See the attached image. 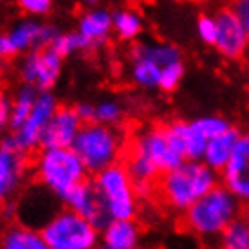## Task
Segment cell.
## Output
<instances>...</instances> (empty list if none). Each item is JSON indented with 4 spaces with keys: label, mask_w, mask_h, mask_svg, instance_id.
<instances>
[{
    "label": "cell",
    "mask_w": 249,
    "mask_h": 249,
    "mask_svg": "<svg viewBox=\"0 0 249 249\" xmlns=\"http://www.w3.org/2000/svg\"><path fill=\"white\" fill-rule=\"evenodd\" d=\"M58 35L60 31L49 24H40L33 18L22 20L13 29L0 35V60H9L25 51L51 47Z\"/></svg>",
    "instance_id": "9"
},
{
    "label": "cell",
    "mask_w": 249,
    "mask_h": 249,
    "mask_svg": "<svg viewBox=\"0 0 249 249\" xmlns=\"http://www.w3.org/2000/svg\"><path fill=\"white\" fill-rule=\"evenodd\" d=\"M184 161L186 159L174 144L166 124L137 128L130 139H126L121 159L139 197H152L156 193L157 179Z\"/></svg>",
    "instance_id": "1"
},
{
    "label": "cell",
    "mask_w": 249,
    "mask_h": 249,
    "mask_svg": "<svg viewBox=\"0 0 249 249\" xmlns=\"http://www.w3.org/2000/svg\"><path fill=\"white\" fill-rule=\"evenodd\" d=\"M94 184L105 200L110 218H134L137 213V192L123 162H114L94 174Z\"/></svg>",
    "instance_id": "7"
},
{
    "label": "cell",
    "mask_w": 249,
    "mask_h": 249,
    "mask_svg": "<svg viewBox=\"0 0 249 249\" xmlns=\"http://www.w3.org/2000/svg\"><path fill=\"white\" fill-rule=\"evenodd\" d=\"M83 2H85L87 6H96V4L100 2V0H83Z\"/></svg>",
    "instance_id": "35"
},
{
    "label": "cell",
    "mask_w": 249,
    "mask_h": 249,
    "mask_svg": "<svg viewBox=\"0 0 249 249\" xmlns=\"http://www.w3.org/2000/svg\"><path fill=\"white\" fill-rule=\"evenodd\" d=\"M51 49L56 51L62 58L71 56L74 53H81V51H90L92 45L89 44V40L80 31L76 33H60L54 42L51 44Z\"/></svg>",
    "instance_id": "25"
},
{
    "label": "cell",
    "mask_w": 249,
    "mask_h": 249,
    "mask_svg": "<svg viewBox=\"0 0 249 249\" xmlns=\"http://www.w3.org/2000/svg\"><path fill=\"white\" fill-rule=\"evenodd\" d=\"M114 33L124 42H134L143 33V20L132 9H119L112 15Z\"/></svg>",
    "instance_id": "23"
},
{
    "label": "cell",
    "mask_w": 249,
    "mask_h": 249,
    "mask_svg": "<svg viewBox=\"0 0 249 249\" xmlns=\"http://www.w3.org/2000/svg\"><path fill=\"white\" fill-rule=\"evenodd\" d=\"M213 17L217 24V38L213 47L218 51V54L228 60H240L246 56L249 51V36L235 9L222 7Z\"/></svg>",
    "instance_id": "11"
},
{
    "label": "cell",
    "mask_w": 249,
    "mask_h": 249,
    "mask_svg": "<svg viewBox=\"0 0 249 249\" xmlns=\"http://www.w3.org/2000/svg\"><path fill=\"white\" fill-rule=\"evenodd\" d=\"M58 107L60 105H58L56 98L49 90L40 92L36 101H35L31 114L27 116V119L20 124L17 130H13L11 136H7L2 141V144L17 150L20 154H25V156L31 154L33 150H36L40 146L42 132H44L47 123L51 121V118L54 116Z\"/></svg>",
    "instance_id": "8"
},
{
    "label": "cell",
    "mask_w": 249,
    "mask_h": 249,
    "mask_svg": "<svg viewBox=\"0 0 249 249\" xmlns=\"http://www.w3.org/2000/svg\"><path fill=\"white\" fill-rule=\"evenodd\" d=\"M197 35L199 38L208 45L215 44V38H217V24H215V17L210 15H202L197 20Z\"/></svg>",
    "instance_id": "29"
},
{
    "label": "cell",
    "mask_w": 249,
    "mask_h": 249,
    "mask_svg": "<svg viewBox=\"0 0 249 249\" xmlns=\"http://www.w3.org/2000/svg\"><path fill=\"white\" fill-rule=\"evenodd\" d=\"M139 240L141 231L134 218H112L101 230V246L107 249H134Z\"/></svg>",
    "instance_id": "17"
},
{
    "label": "cell",
    "mask_w": 249,
    "mask_h": 249,
    "mask_svg": "<svg viewBox=\"0 0 249 249\" xmlns=\"http://www.w3.org/2000/svg\"><path fill=\"white\" fill-rule=\"evenodd\" d=\"M20 9L31 17H44L51 11L53 0H17Z\"/></svg>",
    "instance_id": "30"
},
{
    "label": "cell",
    "mask_w": 249,
    "mask_h": 249,
    "mask_svg": "<svg viewBox=\"0 0 249 249\" xmlns=\"http://www.w3.org/2000/svg\"><path fill=\"white\" fill-rule=\"evenodd\" d=\"M35 175L45 190L62 199L69 190L87 179L89 170L72 146L42 148L35 161Z\"/></svg>",
    "instance_id": "5"
},
{
    "label": "cell",
    "mask_w": 249,
    "mask_h": 249,
    "mask_svg": "<svg viewBox=\"0 0 249 249\" xmlns=\"http://www.w3.org/2000/svg\"><path fill=\"white\" fill-rule=\"evenodd\" d=\"M47 249H92L98 246L100 230L74 210L54 213L42 226Z\"/></svg>",
    "instance_id": "6"
},
{
    "label": "cell",
    "mask_w": 249,
    "mask_h": 249,
    "mask_svg": "<svg viewBox=\"0 0 249 249\" xmlns=\"http://www.w3.org/2000/svg\"><path fill=\"white\" fill-rule=\"evenodd\" d=\"M193 123L197 124V128L204 134L206 139H212V137L218 136V134H222V132L233 126L228 119L220 118V116H204V118L195 119Z\"/></svg>",
    "instance_id": "28"
},
{
    "label": "cell",
    "mask_w": 249,
    "mask_h": 249,
    "mask_svg": "<svg viewBox=\"0 0 249 249\" xmlns=\"http://www.w3.org/2000/svg\"><path fill=\"white\" fill-rule=\"evenodd\" d=\"M233 9L237 13L240 20H242L244 27H246V31H248V36H249V0H233Z\"/></svg>",
    "instance_id": "32"
},
{
    "label": "cell",
    "mask_w": 249,
    "mask_h": 249,
    "mask_svg": "<svg viewBox=\"0 0 249 249\" xmlns=\"http://www.w3.org/2000/svg\"><path fill=\"white\" fill-rule=\"evenodd\" d=\"M242 202L220 182L181 213V226L200 240H218L226 226L242 215Z\"/></svg>",
    "instance_id": "3"
},
{
    "label": "cell",
    "mask_w": 249,
    "mask_h": 249,
    "mask_svg": "<svg viewBox=\"0 0 249 249\" xmlns=\"http://www.w3.org/2000/svg\"><path fill=\"white\" fill-rule=\"evenodd\" d=\"M2 248L6 249H47L42 231L29 226H11L2 235Z\"/></svg>",
    "instance_id": "21"
},
{
    "label": "cell",
    "mask_w": 249,
    "mask_h": 249,
    "mask_svg": "<svg viewBox=\"0 0 249 249\" xmlns=\"http://www.w3.org/2000/svg\"><path fill=\"white\" fill-rule=\"evenodd\" d=\"M9 121H11V101L0 94V132L9 126Z\"/></svg>",
    "instance_id": "33"
},
{
    "label": "cell",
    "mask_w": 249,
    "mask_h": 249,
    "mask_svg": "<svg viewBox=\"0 0 249 249\" xmlns=\"http://www.w3.org/2000/svg\"><path fill=\"white\" fill-rule=\"evenodd\" d=\"M124 108L119 105L118 101L114 100H105L96 105V121L105 124H116L118 126L123 121Z\"/></svg>",
    "instance_id": "27"
},
{
    "label": "cell",
    "mask_w": 249,
    "mask_h": 249,
    "mask_svg": "<svg viewBox=\"0 0 249 249\" xmlns=\"http://www.w3.org/2000/svg\"><path fill=\"white\" fill-rule=\"evenodd\" d=\"M25 166H27L25 154H20L0 143V206L20 186L25 174Z\"/></svg>",
    "instance_id": "15"
},
{
    "label": "cell",
    "mask_w": 249,
    "mask_h": 249,
    "mask_svg": "<svg viewBox=\"0 0 249 249\" xmlns=\"http://www.w3.org/2000/svg\"><path fill=\"white\" fill-rule=\"evenodd\" d=\"M81 126L83 123L76 108L58 107L54 116L42 132L40 148H71Z\"/></svg>",
    "instance_id": "14"
},
{
    "label": "cell",
    "mask_w": 249,
    "mask_h": 249,
    "mask_svg": "<svg viewBox=\"0 0 249 249\" xmlns=\"http://www.w3.org/2000/svg\"><path fill=\"white\" fill-rule=\"evenodd\" d=\"M126 139L116 124L100 121L83 124L74 139L72 148L83 161L89 174H98L103 168L123 159Z\"/></svg>",
    "instance_id": "4"
},
{
    "label": "cell",
    "mask_w": 249,
    "mask_h": 249,
    "mask_svg": "<svg viewBox=\"0 0 249 249\" xmlns=\"http://www.w3.org/2000/svg\"><path fill=\"white\" fill-rule=\"evenodd\" d=\"M182 78H184V63L182 60L172 62L161 69V81H159V89L162 92H174L175 89L181 85Z\"/></svg>",
    "instance_id": "26"
},
{
    "label": "cell",
    "mask_w": 249,
    "mask_h": 249,
    "mask_svg": "<svg viewBox=\"0 0 249 249\" xmlns=\"http://www.w3.org/2000/svg\"><path fill=\"white\" fill-rule=\"evenodd\" d=\"M217 184H220L218 172L202 159H186L157 179L154 195L168 210L182 213Z\"/></svg>",
    "instance_id": "2"
},
{
    "label": "cell",
    "mask_w": 249,
    "mask_h": 249,
    "mask_svg": "<svg viewBox=\"0 0 249 249\" xmlns=\"http://www.w3.org/2000/svg\"><path fill=\"white\" fill-rule=\"evenodd\" d=\"M62 63L63 58L51 47L33 49L20 62V78L24 83L36 87L40 92L51 90L60 80Z\"/></svg>",
    "instance_id": "10"
},
{
    "label": "cell",
    "mask_w": 249,
    "mask_h": 249,
    "mask_svg": "<svg viewBox=\"0 0 249 249\" xmlns=\"http://www.w3.org/2000/svg\"><path fill=\"white\" fill-rule=\"evenodd\" d=\"M218 244L224 249H249V226L242 215L226 226L218 237Z\"/></svg>",
    "instance_id": "24"
},
{
    "label": "cell",
    "mask_w": 249,
    "mask_h": 249,
    "mask_svg": "<svg viewBox=\"0 0 249 249\" xmlns=\"http://www.w3.org/2000/svg\"><path fill=\"white\" fill-rule=\"evenodd\" d=\"M244 206H246V208L242 210V218L246 220V224L249 226V204H244Z\"/></svg>",
    "instance_id": "34"
},
{
    "label": "cell",
    "mask_w": 249,
    "mask_h": 249,
    "mask_svg": "<svg viewBox=\"0 0 249 249\" xmlns=\"http://www.w3.org/2000/svg\"><path fill=\"white\" fill-rule=\"evenodd\" d=\"M238 137H240V132H238L235 126H231V128H228V130L222 132V134H218V136L208 139L204 154H202V161H204L210 168H213L215 172L220 174V172L224 170L226 164H228V161H230V157H231V154H233L235 146H237Z\"/></svg>",
    "instance_id": "18"
},
{
    "label": "cell",
    "mask_w": 249,
    "mask_h": 249,
    "mask_svg": "<svg viewBox=\"0 0 249 249\" xmlns=\"http://www.w3.org/2000/svg\"><path fill=\"white\" fill-rule=\"evenodd\" d=\"M220 182L242 204H249V132L238 137L230 161L220 172Z\"/></svg>",
    "instance_id": "13"
},
{
    "label": "cell",
    "mask_w": 249,
    "mask_h": 249,
    "mask_svg": "<svg viewBox=\"0 0 249 249\" xmlns=\"http://www.w3.org/2000/svg\"><path fill=\"white\" fill-rule=\"evenodd\" d=\"M78 31L87 38L89 44L92 45V49L101 47L108 40L110 33L114 31L112 15L101 7L100 9H90L80 17Z\"/></svg>",
    "instance_id": "19"
},
{
    "label": "cell",
    "mask_w": 249,
    "mask_h": 249,
    "mask_svg": "<svg viewBox=\"0 0 249 249\" xmlns=\"http://www.w3.org/2000/svg\"><path fill=\"white\" fill-rule=\"evenodd\" d=\"M78 116H80L81 123H94L96 121V105H90V103H80L78 107H74Z\"/></svg>",
    "instance_id": "31"
},
{
    "label": "cell",
    "mask_w": 249,
    "mask_h": 249,
    "mask_svg": "<svg viewBox=\"0 0 249 249\" xmlns=\"http://www.w3.org/2000/svg\"><path fill=\"white\" fill-rule=\"evenodd\" d=\"M166 126H168V134L172 137V141L177 146V150L184 156V159H202L208 139L197 128V124L193 121H190V123L174 121Z\"/></svg>",
    "instance_id": "16"
},
{
    "label": "cell",
    "mask_w": 249,
    "mask_h": 249,
    "mask_svg": "<svg viewBox=\"0 0 249 249\" xmlns=\"http://www.w3.org/2000/svg\"><path fill=\"white\" fill-rule=\"evenodd\" d=\"M63 204L78 212L80 215H83L85 218H89L98 230H103L112 218L108 215L107 204L101 193L98 192V188L94 184V181L85 179L83 182L76 184L72 190H69L62 199Z\"/></svg>",
    "instance_id": "12"
},
{
    "label": "cell",
    "mask_w": 249,
    "mask_h": 249,
    "mask_svg": "<svg viewBox=\"0 0 249 249\" xmlns=\"http://www.w3.org/2000/svg\"><path fill=\"white\" fill-rule=\"evenodd\" d=\"M38 94H40V90L36 87L29 85V83H24V87L17 92L15 100L11 101V121H9L11 130H17L20 124L27 119V116L31 114L33 107H35Z\"/></svg>",
    "instance_id": "22"
},
{
    "label": "cell",
    "mask_w": 249,
    "mask_h": 249,
    "mask_svg": "<svg viewBox=\"0 0 249 249\" xmlns=\"http://www.w3.org/2000/svg\"><path fill=\"white\" fill-rule=\"evenodd\" d=\"M161 69V65L154 62L152 58L141 56V54H132L130 53V78L137 87L146 89V90L159 89Z\"/></svg>",
    "instance_id": "20"
}]
</instances>
